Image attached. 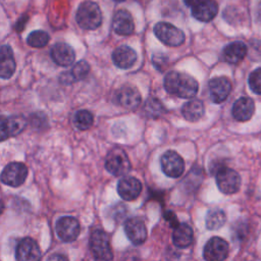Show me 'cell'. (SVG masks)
I'll return each mask as SVG.
<instances>
[{"mask_svg":"<svg viewBox=\"0 0 261 261\" xmlns=\"http://www.w3.org/2000/svg\"><path fill=\"white\" fill-rule=\"evenodd\" d=\"M163 85L167 93L185 99L193 98L199 89L198 82L193 76L174 70L166 73Z\"/></svg>","mask_w":261,"mask_h":261,"instance_id":"cell-1","label":"cell"},{"mask_svg":"<svg viewBox=\"0 0 261 261\" xmlns=\"http://www.w3.org/2000/svg\"><path fill=\"white\" fill-rule=\"evenodd\" d=\"M75 19L82 29L96 30L102 23V12L96 2L85 1L79 6Z\"/></svg>","mask_w":261,"mask_h":261,"instance_id":"cell-2","label":"cell"},{"mask_svg":"<svg viewBox=\"0 0 261 261\" xmlns=\"http://www.w3.org/2000/svg\"><path fill=\"white\" fill-rule=\"evenodd\" d=\"M105 168L115 176L126 174L130 170V162L126 153L119 147L111 149L105 159Z\"/></svg>","mask_w":261,"mask_h":261,"instance_id":"cell-3","label":"cell"},{"mask_svg":"<svg viewBox=\"0 0 261 261\" xmlns=\"http://www.w3.org/2000/svg\"><path fill=\"white\" fill-rule=\"evenodd\" d=\"M90 249L95 259L111 260L113 254L110 247L109 237L102 229H95L90 237Z\"/></svg>","mask_w":261,"mask_h":261,"instance_id":"cell-4","label":"cell"},{"mask_svg":"<svg viewBox=\"0 0 261 261\" xmlns=\"http://www.w3.org/2000/svg\"><path fill=\"white\" fill-rule=\"evenodd\" d=\"M154 34L163 44L170 47L180 46L185 42L184 32L169 22H157L154 27Z\"/></svg>","mask_w":261,"mask_h":261,"instance_id":"cell-5","label":"cell"},{"mask_svg":"<svg viewBox=\"0 0 261 261\" xmlns=\"http://www.w3.org/2000/svg\"><path fill=\"white\" fill-rule=\"evenodd\" d=\"M215 179L219 191L225 195L234 194L241 188L240 174L229 167L222 166L218 168L215 174Z\"/></svg>","mask_w":261,"mask_h":261,"instance_id":"cell-6","label":"cell"},{"mask_svg":"<svg viewBox=\"0 0 261 261\" xmlns=\"http://www.w3.org/2000/svg\"><path fill=\"white\" fill-rule=\"evenodd\" d=\"M28 176V167L21 162H11L1 172L0 179L3 184L17 188L21 186Z\"/></svg>","mask_w":261,"mask_h":261,"instance_id":"cell-7","label":"cell"},{"mask_svg":"<svg viewBox=\"0 0 261 261\" xmlns=\"http://www.w3.org/2000/svg\"><path fill=\"white\" fill-rule=\"evenodd\" d=\"M161 169L169 177H179L185 170V161L175 151L169 150L163 153L160 158Z\"/></svg>","mask_w":261,"mask_h":261,"instance_id":"cell-8","label":"cell"},{"mask_svg":"<svg viewBox=\"0 0 261 261\" xmlns=\"http://www.w3.org/2000/svg\"><path fill=\"white\" fill-rule=\"evenodd\" d=\"M81 231L79 221L72 216H64L56 222V233L63 242L70 243L77 239Z\"/></svg>","mask_w":261,"mask_h":261,"instance_id":"cell-9","label":"cell"},{"mask_svg":"<svg viewBox=\"0 0 261 261\" xmlns=\"http://www.w3.org/2000/svg\"><path fill=\"white\" fill-rule=\"evenodd\" d=\"M228 255V244L219 237L211 238L203 250L204 259L207 261H222Z\"/></svg>","mask_w":261,"mask_h":261,"instance_id":"cell-10","label":"cell"},{"mask_svg":"<svg viewBox=\"0 0 261 261\" xmlns=\"http://www.w3.org/2000/svg\"><path fill=\"white\" fill-rule=\"evenodd\" d=\"M124 232L134 245H142L147 239V228L140 217H132L124 223Z\"/></svg>","mask_w":261,"mask_h":261,"instance_id":"cell-11","label":"cell"},{"mask_svg":"<svg viewBox=\"0 0 261 261\" xmlns=\"http://www.w3.org/2000/svg\"><path fill=\"white\" fill-rule=\"evenodd\" d=\"M191 6L192 15L204 22L212 20L218 12V5L214 0H196Z\"/></svg>","mask_w":261,"mask_h":261,"instance_id":"cell-12","label":"cell"},{"mask_svg":"<svg viewBox=\"0 0 261 261\" xmlns=\"http://www.w3.org/2000/svg\"><path fill=\"white\" fill-rule=\"evenodd\" d=\"M15 258L19 261H37L41 259L39 245L32 238L22 239L16 247Z\"/></svg>","mask_w":261,"mask_h":261,"instance_id":"cell-13","label":"cell"},{"mask_svg":"<svg viewBox=\"0 0 261 261\" xmlns=\"http://www.w3.org/2000/svg\"><path fill=\"white\" fill-rule=\"evenodd\" d=\"M25 126V119L21 116H0V142L18 135Z\"/></svg>","mask_w":261,"mask_h":261,"instance_id":"cell-14","label":"cell"},{"mask_svg":"<svg viewBox=\"0 0 261 261\" xmlns=\"http://www.w3.org/2000/svg\"><path fill=\"white\" fill-rule=\"evenodd\" d=\"M209 96L214 103L223 102L229 95L231 84L225 76H217L212 79L208 84Z\"/></svg>","mask_w":261,"mask_h":261,"instance_id":"cell-15","label":"cell"},{"mask_svg":"<svg viewBox=\"0 0 261 261\" xmlns=\"http://www.w3.org/2000/svg\"><path fill=\"white\" fill-rule=\"evenodd\" d=\"M142 192L141 181L134 176H124L117 184V193L125 201L137 199Z\"/></svg>","mask_w":261,"mask_h":261,"instance_id":"cell-16","label":"cell"},{"mask_svg":"<svg viewBox=\"0 0 261 261\" xmlns=\"http://www.w3.org/2000/svg\"><path fill=\"white\" fill-rule=\"evenodd\" d=\"M141 94L133 86H123L116 93L117 103L126 109H136L141 104Z\"/></svg>","mask_w":261,"mask_h":261,"instance_id":"cell-17","label":"cell"},{"mask_svg":"<svg viewBox=\"0 0 261 261\" xmlns=\"http://www.w3.org/2000/svg\"><path fill=\"white\" fill-rule=\"evenodd\" d=\"M113 31L121 36L132 35L135 31V23L132 14L124 9H119L115 12L112 20Z\"/></svg>","mask_w":261,"mask_h":261,"instance_id":"cell-18","label":"cell"},{"mask_svg":"<svg viewBox=\"0 0 261 261\" xmlns=\"http://www.w3.org/2000/svg\"><path fill=\"white\" fill-rule=\"evenodd\" d=\"M53 61L60 66H69L75 59L73 49L66 43H56L50 51Z\"/></svg>","mask_w":261,"mask_h":261,"instance_id":"cell-19","label":"cell"},{"mask_svg":"<svg viewBox=\"0 0 261 261\" xmlns=\"http://www.w3.org/2000/svg\"><path fill=\"white\" fill-rule=\"evenodd\" d=\"M254 110V101L249 97H241L233 103L231 114L232 117L238 121H247L252 117Z\"/></svg>","mask_w":261,"mask_h":261,"instance_id":"cell-20","label":"cell"},{"mask_svg":"<svg viewBox=\"0 0 261 261\" xmlns=\"http://www.w3.org/2000/svg\"><path fill=\"white\" fill-rule=\"evenodd\" d=\"M16 68V63L13 57V51L10 46L3 45L0 47V77L10 79Z\"/></svg>","mask_w":261,"mask_h":261,"instance_id":"cell-21","label":"cell"},{"mask_svg":"<svg viewBox=\"0 0 261 261\" xmlns=\"http://www.w3.org/2000/svg\"><path fill=\"white\" fill-rule=\"evenodd\" d=\"M137 59V54L135 50L126 45H121L117 47L112 53L113 63L122 69L129 68L134 65Z\"/></svg>","mask_w":261,"mask_h":261,"instance_id":"cell-22","label":"cell"},{"mask_svg":"<svg viewBox=\"0 0 261 261\" xmlns=\"http://www.w3.org/2000/svg\"><path fill=\"white\" fill-rule=\"evenodd\" d=\"M248 47L242 41H234L227 44L222 51L223 59L230 64H238L247 55Z\"/></svg>","mask_w":261,"mask_h":261,"instance_id":"cell-23","label":"cell"},{"mask_svg":"<svg viewBox=\"0 0 261 261\" xmlns=\"http://www.w3.org/2000/svg\"><path fill=\"white\" fill-rule=\"evenodd\" d=\"M172 242L178 248H187L193 242L194 232L192 227L187 223H178L173 227Z\"/></svg>","mask_w":261,"mask_h":261,"instance_id":"cell-24","label":"cell"},{"mask_svg":"<svg viewBox=\"0 0 261 261\" xmlns=\"http://www.w3.org/2000/svg\"><path fill=\"white\" fill-rule=\"evenodd\" d=\"M205 112V107L204 104L201 100L199 99H192L185 103L181 108V113L182 116L191 122L198 121Z\"/></svg>","mask_w":261,"mask_h":261,"instance_id":"cell-25","label":"cell"},{"mask_svg":"<svg viewBox=\"0 0 261 261\" xmlns=\"http://www.w3.org/2000/svg\"><path fill=\"white\" fill-rule=\"evenodd\" d=\"M89 71H90L89 63L85 60H80L72 66L70 71L62 72L60 80L62 83H65V84L82 81L88 75Z\"/></svg>","mask_w":261,"mask_h":261,"instance_id":"cell-26","label":"cell"},{"mask_svg":"<svg viewBox=\"0 0 261 261\" xmlns=\"http://www.w3.org/2000/svg\"><path fill=\"white\" fill-rule=\"evenodd\" d=\"M226 220V215L225 212L219 208H213L210 209L205 218L206 222V227L210 230H215L220 228Z\"/></svg>","mask_w":261,"mask_h":261,"instance_id":"cell-27","label":"cell"},{"mask_svg":"<svg viewBox=\"0 0 261 261\" xmlns=\"http://www.w3.org/2000/svg\"><path fill=\"white\" fill-rule=\"evenodd\" d=\"M94 122L93 114L88 110H79L73 117V123L81 130L89 129Z\"/></svg>","mask_w":261,"mask_h":261,"instance_id":"cell-28","label":"cell"},{"mask_svg":"<svg viewBox=\"0 0 261 261\" xmlns=\"http://www.w3.org/2000/svg\"><path fill=\"white\" fill-rule=\"evenodd\" d=\"M49 35L44 31H34L32 32L28 38L27 42L31 47L34 48H42L45 47L49 42Z\"/></svg>","mask_w":261,"mask_h":261,"instance_id":"cell-29","label":"cell"},{"mask_svg":"<svg viewBox=\"0 0 261 261\" xmlns=\"http://www.w3.org/2000/svg\"><path fill=\"white\" fill-rule=\"evenodd\" d=\"M164 111L163 105L155 98H150L145 104V112L150 117H157Z\"/></svg>","mask_w":261,"mask_h":261,"instance_id":"cell-30","label":"cell"},{"mask_svg":"<svg viewBox=\"0 0 261 261\" xmlns=\"http://www.w3.org/2000/svg\"><path fill=\"white\" fill-rule=\"evenodd\" d=\"M250 89L258 95H261V67L253 70L248 79Z\"/></svg>","mask_w":261,"mask_h":261,"instance_id":"cell-31","label":"cell"},{"mask_svg":"<svg viewBox=\"0 0 261 261\" xmlns=\"http://www.w3.org/2000/svg\"><path fill=\"white\" fill-rule=\"evenodd\" d=\"M164 217L165 219L169 222L170 226L172 227H175L179 222L177 221V218H176V215L172 212V211H165L164 212Z\"/></svg>","mask_w":261,"mask_h":261,"instance_id":"cell-32","label":"cell"},{"mask_svg":"<svg viewBox=\"0 0 261 261\" xmlns=\"http://www.w3.org/2000/svg\"><path fill=\"white\" fill-rule=\"evenodd\" d=\"M27 19H28V16L25 15H23L22 16V18H20L18 21H17V24H16V30L18 31V32H20L22 29H23V27H24V24H25V22H27Z\"/></svg>","mask_w":261,"mask_h":261,"instance_id":"cell-33","label":"cell"},{"mask_svg":"<svg viewBox=\"0 0 261 261\" xmlns=\"http://www.w3.org/2000/svg\"><path fill=\"white\" fill-rule=\"evenodd\" d=\"M256 16H257V20L261 23V2L259 3V5L257 7V14H256Z\"/></svg>","mask_w":261,"mask_h":261,"instance_id":"cell-34","label":"cell"},{"mask_svg":"<svg viewBox=\"0 0 261 261\" xmlns=\"http://www.w3.org/2000/svg\"><path fill=\"white\" fill-rule=\"evenodd\" d=\"M195 1H196V0H184L185 4H186V5H188V6H191Z\"/></svg>","mask_w":261,"mask_h":261,"instance_id":"cell-35","label":"cell"},{"mask_svg":"<svg viewBox=\"0 0 261 261\" xmlns=\"http://www.w3.org/2000/svg\"><path fill=\"white\" fill-rule=\"evenodd\" d=\"M50 259H65L64 256H57V255H54V256H51Z\"/></svg>","mask_w":261,"mask_h":261,"instance_id":"cell-36","label":"cell"},{"mask_svg":"<svg viewBox=\"0 0 261 261\" xmlns=\"http://www.w3.org/2000/svg\"><path fill=\"white\" fill-rule=\"evenodd\" d=\"M3 209H4V204H3V202H2V201H0V214L2 213Z\"/></svg>","mask_w":261,"mask_h":261,"instance_id":"cell-37","label":"cell"},{"mask_svg":"<svg viewBox=\"0 0 261 261\" xmlns=\"http://www.w3.org/2000/svg\"><path fill=\"white\" fill-rule=\"evenodd\" d=\"M116 1H123V0H116Z\"/></svg>","mask_w":261,"mask_h":261,"instance_id":"cell-38","label":"cell"}]
</instances>
